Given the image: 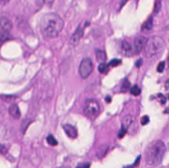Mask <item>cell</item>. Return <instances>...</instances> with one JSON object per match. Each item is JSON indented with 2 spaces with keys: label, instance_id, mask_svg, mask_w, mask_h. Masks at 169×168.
Segmentation results:
<instances>
[{
  "label": "cell",
  "instance_id": "obj_21",
  "mask_svg": "<svg viewBox=\"0 0 169 168\" xmlns=\"http://www.w3.org/2000/svg\"><path fill=\"white\" fill-rule=\"evenodd\" d=\"M165 62L162 61L161 62L158 64V66H157V72L159 73H162L164 70V68H165Z\"/></svg>",
  "mask_w": 169,
  "mask_h": 168
},
{
  "label": "cell",
  "instance_id": "obj_18",
  "mask_svg": "<svg viewBox=\"0 0 169 168\" xmlns=\"http://www.w3.org/2000/svg\"><path fill=\"white\" fill-rule=\"evenodd\" d=\"M130 92L132 95L135 96H137L139 95L141 93V90L139 88L138 86H134L130 90Z\"/></svg>",
  "mask_w": 169,
  "mask_h": 168
},
{
  "label": "cell",
  "instance_id": "obj_3",
  "mask_svg": "<svg viewBox=\"0 0 169 168\" xmlns=\"http://www.w3.org/2000/svg\"><path fill=\"white\" fill-rule=\"evenodd\" d=\"M165 46L163 39L159 36H153L147 39L144 47L145 55L151 57L160 52Z\"/></svg>",
  "mask_w": 169,
  "mask_h": 168
},
{
  "label": "cell",
  "instance_id": "obj_13",
  "mask_svg": "<svg viewBox=\"0 0 169 168\" xmlns=\"http://www.w3.org/2000/svg\"><path fill=\"white\" fill-rule=\"evenodd\" d=\"M153 27V20L152 17L149 18V19L145 21L141 27V29L143 31L150 30Z\"/></svg>",
  "mask_w": 169,
  "mask_h": 168
},
{
  "label": "cell",
  "instance_id": "obj_15",
  "mask_svg": "<svg viewBox=\"0 0 169 168\" xmlns=\"http://www.w3.org/2000/svg\"><path fill=\"white\" fill-rule=\"evenodd\" d=\"M109 67L110 66H109L108 64H106L105 62L100 63V65L98 67V70L99 72L101 74H105L108 71Z\"/></svg>",
  "mask_w": 169,
  "mask_h": 168
},
{
  "label": "cell",
  "instance_id": "obj_32",
  "mask_svg": "<svg viewBox=\"0 0 169 168\" xmlns=\"http://www.w3.org/2000/svg\"></svg>",
  "mask_w": 169,
  "mask_h": 168
},
{
  "label": "cell",
  "instance_id": "obj_6",
  "mask_svg": "<svg viewBox=\"0 0 169 168\" xmlns=\"http://www.w3.org/2000/svg\"><path fill=\"white\" fill-rule=\"evenodd\" d=\"M13 28V23L6 17H0V33H10Z\"/></svg>",
  "mask_w": 169,
  "mask_h": 168
},
{
  "label": "cell",
  "instance_id": "obj_20",
  "mask_svg": "<svg viewBox=\"0 0 169 168\" xmlns=\"http://www.w3.org/2000/svg\"><path fill=\"white\" fill-rule=\"evenodd\" d=\"M121 63V59H114L110 61L108 65L109 66L115 67L119 65Z\"/></svg>",
  "mask_w": 169,
  "mask_h": 168
},
{
  "label": "cell",
  "instance_id": "obj_23",
  "mask_svg": "<svg viewBox=\"0 0 169 168\" xmlns=\"http://www.w3.org/2000/svg\"><path fill=\"white\" fill-rule=\"evenodd\" d=\"M149 121V117L147 116H143L140 119V122L143 125H145L147 124Z\"/></svg>",
  "mask_w": 169,
  "mask_h": 168
},
{
  "label": "cell",
  "instance_id": "obj_28",
  "mask_svg": "<svg viewBox=\"0 0 169 168\" xmlns=\"http://www.w3.org/2000/svg\"><path fill=\"white\" fill-rule=\"evenodd\" d=\"M105 101L107 103H110L111 101V98L110 97H106V98H105Z\"/></svg>",
  "mask_w": 169,
  "mask_h": 168
},
{
  "label": "cell",
  "instance_id": "obj_19",
  "mask_svg": "<svg viewBox=\"0 0 169 168\" xmlns=\"http://www.w3.org/2000/svg\"><path fill=\"white\" fill-rule=\"evenodd\" d=\"M37 2L38 5H43V4H45L49 6L53 4L54 0H37Z\"/></svg>",
  "mask_w": 169,
  "mask_h": 168
},
{
  "label": "cell",
  "instance_id": "obj_2",
  "mask_svg": "<svg viewBox=\"0 0 169 168\" xmlns=\"http://www.w3.org/2000/svg\"><path fill=\"white\" fill-rule=\"evenodd\" d=\"M166 151L165 143L161 140L151 142L146 148L145 161L149 165H158L162 161Z\"/></svg>",
  "mask_w": 169,
  "mask_h": 168
},
{
  "label": "cell",
  "instance_id": "obj_9",
  "mask_svg": "<svg viewBox=\"0 0 169 168\" xmlns=\"http://www.w3.org/2000/svg\"><path fill=\"white\" fill-rule=\"evenodd\" d=\"M63 129L66 134L71 139H75L78 136V131L76 127L70 124H65L63 126Z\"/></svg>",
  "mask_w": 169,
  "mask_h": 168
},
{
  "label": "cell",
  "instance_id": "obj_14",
  "mask_svg": "<svg viewBox=\"0 0 169 168\" xmlns=\"http://www.w3.org/2000/svg\"><path fill=\"white\" fill-rule=\"evenodd\" d=\"M11 35L10 33H0V45L10 40Z\"/></svg>",
  "mask_w": 169,
  "mask_h": 168
},
{
  "label": "cell",
  "instance_id": "obj_12",
  "mask_svg": "<svg viewBox=\"0 0 169 168\" xmlns=\"http://www.w3.org/2000/svg\"><path fill=\"white\" fill-rule=\"evenodd\" d=\"M96 59L99 63H104L106 61V54L104 50L97 49L96 52Z\"/></svg>",
  "mask_w": 169,
  "mask_h": 168
},
{
  "label": "cell",
  "instance_id": "obj_7",
  "mask_svg": "<svg viewBox=\"0 0 169 168\" xmlns=\"http://www.w3.org/2000/svg\"><path fill=\"white\" fill-rule=\"evenodd\" d=\"M84 29L82 27V25H80L77 27L76 31L72 35L70 40V43L73 45H77L78 44L80 41L81 40L84 35Z\"/></svg>",
  "mask_w": 169,
  "mask_h": 168
},
{
  "label": "cell",
  "instance_id": "obj_27",
  "mask_svg": "<svg viewBox=\"0 0 169 168\" xmlns=\"http://www.w3.org/2000/svg\"><path fill=\"white\" fill-rule=\"evenodd\" d=\"M141 60H139L137 61V62H136V65L137 67H139L141 65Z\"/></svg>",
  "mask_w": 169,
  "mask_h": 168
},
{
  "label": "cell",
  "instance_id": "obj_11",
  "mask_svg": "<svg viewBox=\"0 0 169 168\" xmlns=\"http://www.w3.org/2000/svg\"><path fill=\"white\" fill-rule=\"evenodd\" d=\"M9 113L11 116L16 119L20 118L21 113L20 109L17 104H13L10 105L9 109Z\"/></svg>",
  "mask_w": 169,
  "mask_h": 168
},
{
  "label": "cell",
  "instance_id": "obj_17",
  "mask_svg": "<svg viewBox=\"0 0 169 168\" xmlns=\"http://www.w3.org/2000/svg\"><path fill=\"white\" fill-rule=\"evenodd\" d=\"M130 82L129 80L126 79L123 83L121 87V91L123 92H126L129 90L130 87Z\"/></svg>",
  "mask_w": 169,
  "mask_h": 168
},
{
  "label": "cell",
  "instance_id": "obj_4",
  "mask_svg": "<svg viewBox=\"0 0 169 168\" xmlns=\"http://www.w3.org/2000/svg\"><path fill=\"white\" fill-rule=\"evenodd\" d=\"M100 105L99 103L94 99L86 101L83 107V111L86 116L91 119H95L100 114Z\"/></svg>",
  "mask_w": 169,
  "mask_h": 168
},
{
  "label": "cell",
  "instance_id": "obj_24",
  "mask_svg": "<svg viewBox=\"0 0 169 168\" xmlns=\"http://www.w3.org/2000/svg\"><path fill=\"white\" fill-rule=\"evenodd\" d=\"M107 148L105 147V146H104V147L100 148V150L98 151V155H100V153H101V152H102V156H104V155H105V153H106V151H107Z\"/></svg>",
  "mask_w": 169,
  "mask_h": 168
},
{
  "label": "cell",
  "instance_id": "obj_30",
  "mask_svg": "<svg viewBox=\"0 0 169 168\" xmlns=\"http://www.w3.org/2000/svg\"><path fill=\"white\" fill-rule=\"evenodd\" d=\"M165 113H169V107L168 108H167L166 109L165 111Z\"/></svg>",
  "mask_w": 169,
  "mask_h": 168
},
{
  "label": "cell",
  "instance_id": "obj_26",
  "mask_svg": "<svg viewBox=\"0 0 169 168\" xmlns=\"http://www.w3.org/2000/svg\"><path fill=\"white\" fill-rule=\"evenodd\" d=\"M11 0H0V5L2 6L6 5Z\"/></svg>",
  "mask_w": 169,
  "mask_h": 168
},
{
  "label": "cell",
  "instance_id": "obj_10",
  "mask_svg": "<svg viewBox=\"0 0 169 168\" xmlns=\"http://www.w3.org/2000/svg\"><path fill=\"white\" fill-rule=\"evenodd\" d=\"M121 49L123 54L127 56H131L135 54V50L132 46L126 40H124L122 43Z\"/></svg>",
  "mask_w": 169,
  "mask_h": 168
},
{
  "label": "cell",
  "instance_id": "obj_1",
  "mask_svg": "<svg viewBox=\"0 0 169 168\" xmlns=\"http://www.w3.org/2000/svg\"><path fill=\"white\" fill-rule=\"evenodd\" d=\"M65 22L57 14L48 13L43 15L41 19L40 28L43 36L48 39L57 38L62 31Z\"/></svg>",
  "mask_w": 169,
  "mask_h": 168
},
{
  "label": "cell",
  "instance_id": "obj_31",
  "mask_svg": "<svg viewBox=\"0 0 169 168\" xmlns=\"http://www.w3.org/2000/svg\"><path fill=\"white\" fill-rule=\"evenodd\" d=\"M168 65L169 67V57H168Z\"/></svg>",
  "mask_w": 169,
  "mask_h": 168
},
{
  "label": "cell",
  "instance_id": "obj_5",
  "mask_svg": "<svg viewBox=\"0 0 169 168\" xmlns=\"http://www.w3.org/2000/svg\"><path fill=\"white\" fill-rule=\"evenodd\" d=\"M93 70V64L90 58H84L81 62L79 68L80 75L83 78L90 76Z\"/></svg>",
  "mask_w": 169,
  "mask_h": 168
},
{
  "label": "cell",
  "instance_id": "obj_8",
  "mask_svg": "<svg viewBox=\"0 0 169 168\" xmlns=\"http://www.w3.org/2000/svg\"><path fill=\"white\" fill-rule=\"evenodd\" d=\"M147 39L143 36H139L134 40V50L135 54H139L145 46Z\"/></svg>",
  "mask_w": 169,
  "mask_h": 168
},
{
  "label": "cell",
  "instance_id": "obj_29",
  "mask_svg": "<svg viewBox=\"0 0 169 168\" xmlns=\"http://www.w3.org/2000/svg\"><path fill=\"white\" fill-rule=\"evenodd\" d=\"M165 87L166 89H169V79L166 82Z\"/></svg>",
  "mask_w": 169,
  "mask_h": 168
},
{
  "label": "cell",
  "instance_id": "obj_22",
  "mask_svg": "<svg viewBox=\"0 0 169 168\" xmlns=\"http://www.w3.org/2000/svg\"><path fill=\"white\" fill-rule=\"evenodd\" d=\"M161 5L160 2L159 1H157L155 3L154 8V12L155 13H158L160 10Z\"/></svg>",
  "mask_w": 169,
  "mask_h": 168
},
{
  "label": "cell",
  "instance_id": "obj_25",
  "mask_svg": "<svg viewBox=\"0 0 169 168\" xmlns=\"http://www.w3.org/2000/svg\"><path fill=\"white\" fill-rule=\"evenodd\" d=\"M158 96H159V98H161V101L162 104H165L166 102V99L165 97L161 94H159L158 95Z\"/></svg>",
  "mask_w": 169,
  "mask_h": 168
},
{
  "label": "cell",
  "instance_id": "obj_16",
  "mask_svg": "<svg viewBox=\"0 0 169 168\" xmlns=\"http://www.w3.org/2000/svg\"><path fill=\"white\" fill-rule=\"evenodd\" d=\"M47 141L49 145L52 146H57L58 143V142L57 141L56 138H54V136L52 135L48 136L47 138Z\"/></svg>",
  "mask_w": 169,
  "mask_h": 168
}]
</instances>
